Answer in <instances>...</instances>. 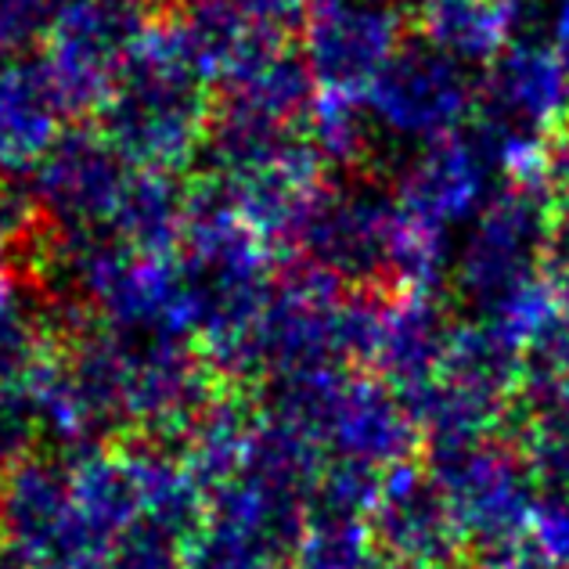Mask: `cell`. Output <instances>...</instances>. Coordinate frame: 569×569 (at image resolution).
Returning <instances> with one entry per match:
<instances>
[{"label":"cell","instance_id":"cell-5","mask_svg":"<svg viewBox=\"0 0 569 569\" xmlns=\"http://www.w3.org/2000/svg\"><path fill=\"white\" fill-rule=\"evenodd\" d=\"M130 181V162L98 127L62 130L37 167V191L48 217L72 231H91L109 220Z\"/></svg>","mask_w":569,"mask_h":569},{"label":"cell","instance_id":"cell-12","mask_svg":"<svg viewBox=\"0 0 569 569\" xmlns=\"http://www.w3.org/2000/svg\"><path fill=\"white\" fill-rule=\"evenodd\" d=\"M541 278L551 292L569 299V202H556V209H551L541 249Z\"/></svg>","mask_w":569,"mask_h":569},{"label":"cell","instance_id":"cell-2","mask_svg":"<svg viewBox=\"0 0 569 569\" xmlns=\"http://www.w3.org/2000/svg\"><path fill=\"white\" fill-rule=\"evenodd\" d=\"M365 98L382 127L432 144L476 109V83L461 69V58L418 33L397 43Z\"/></svg>","mask_w":569,"mask_h":569},{"label":"cell","instance_id":"cell-9","mask_svg":"<svg viewBox=\"0 0 569 569\" xmlns=\"http://www.w3.org/2000/svg\"><path fill=\"white\" fill-rule=\"evenodd\" d=\"M119 242L138 257L170 260L188 231V181H177V170L144 167L130 173L112 213Z\"/></svg>","mask_w":569,"mask_h":569},{"label":"cell","instance_id":"cell-11","mask_svg":"<svg viewBox=\"0 0 569 569\" xmlns=\"http://www.w3.org/2000/svg\"><path fill=\"white\" fill-rule=\"evenodd\" d=\"M461 569H559V566L551 562L548 551L533 541V533H527V537H519V541H508V545L466 551Z\"/></svg>","mask_w":569,"mask_h":569},{"label":"cell","instance_id":"cell-6","mask_svg":"<svg viewBox=\"0 0 569 569\" xmlns=\"http://www.w3.org/2000/svg\"><path fill=\"white\" fill-rule=\"evenodd\" d=\"M325 447H332L336 458L386 472L422 455V429L415 426L393 386L382 382L376 371H353Z\"/></svg>","mask_w":569,"mask_h":569},{"label":"cell","instance_id":"cell-14","mask_svg":"<svg viewBox=\"0 0 569 569\" xmlns=\"http://www.w3.org/2000/svg\"><path fill=\"white\" fill-rule=\"evenodd\" d=\"M357 4H371V8H411V0H357Z\"/></svg>","mask_w":569,"mask_h":569},{"label":"cell","instance_id":"cell-1","mask_svg":"<svg viewBox=\"0 0 569 569\" xmlns=\"http://www.w3.org/2000/svg\"><path fill=\"white\" fill-rule=\"evenodd\" d=\"M213 94L206 77L177 48L170 26L144 29L119 66L109 98L98 109V130L130 167L181 170L202 144Z\"/></svg>","mask_w":569,"mask_h":569},{"label":"cell","instance_id":"cell-4","mask_svg":"<svg viewBox=\"0 0 569 569\" xmlns=\"http://www.w3.org/2000/svg\"><path fill=\"white\" fill-rule=\"evenodd\" d=\"M403 40L397 19L386 8L357 0H325L307 8L303 58L318 91L361 98L379 80L389 54Z\"/></svg>","mask_w":569,"mask_h":569},{"label":"cell","instance_id":"cell-15","mask_svg":"<svg viewBox=\"0 0 569 569\" xmlns=\"http://www.w3.org/2000/svg\"><path fill=\"white\" fill-rule=\"evenodd\" d=\"M167 4H177V0H167Z\"/></svg>","mask_w":569,"mask_h":569},{"label":"cell","instance_id":"cell-3","mask_svg":"<svg viewBox=\"0 0 569 569\" xmlns=\"http://www.w3.org/2000/svg\"><path fill=\"white\" fill-rule=\"evenodd\" d=\"M368 545L379 559L408 569H455L466 559L451 498L422 458L386 469L368 512Z\"/></svg>","mask_w":569,"mask_h":569},{"label":"cell","instance_id":"cell-7","mask_svg":"<svg viewBox=\"0 0 569 569\" xmlns=\"http://www.w3.org/2000/svg\"><path fill=\"white\" fill-rule=\"evenodd\" d=\"M451 332L447 310L429 299L426 289L400 292L386 303L379 350L368 371H376L397 393H411L440 376Z\"/></svg>","mask_w":569,"mask_h":569},{"label":"cell","instance_id":"cell-8","mask_svg":"<svg viewBox=\"0 0 569 569\" xmlns=\"http://www.w3.org/2000/svg\"><path fill=\"white\" fill-rule=\"evenodd\" d=\"M58 112L66 109L43 58L0 72V173L40 167V159L62 133L54 123Z\"/></svg>","mask_w":569,"mask_h":569},{"label":"cell","instance_id":"cell-13","mask_svg":"<svg viewBox=\"0 0 569 569\" xmlns=\"http://www.w3.org/2000/svg\"><path fill=\"white\" fill-rule=\"evenodd\" d=\"M537 170L556 194V202H569V116L545 133L541 148H537Z\"/></svg>","mask_w":569,"mask_h":569},{"label":"cell","instance_id":"cell-10","mask_svg":"<svg viewBox=\"0 0 569 569\" xmlns=\"http://www.w3.org/2000/svg\"><path fill=\"white\" fill-rule=\"evenodd\" d=\"M522 379L533 386L569 382V299L556 296L522 336Z\"/></svg>","mask_w":569,"mask_h":569}]
</instances>
